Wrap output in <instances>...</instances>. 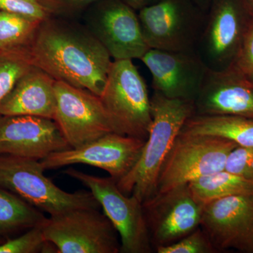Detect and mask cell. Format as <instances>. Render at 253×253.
Here are the masks:
<instances>
[{"label": "cell", "instance_id": "30", "mask_svg": "<svg viewBox=\"0 0 253 253\" xmlns=\"http://www.w3.org/2000/svg\"><path fill=\"white\" fill-rule=\"evenodd\" d=\"M123 1L132 9L139 11L143 8L156 4L162 0H123Z\"/></svg>", "mask_w": 253, "mask_h": 253}, {"label": "cell", "instance_id": "33", "mask_svg": "<svg viewBox=\"0 0 253 253\" xmlns=\"http://www.w3.org/2000/svg\"><path fill=\"white\" fill-rule=\"evenodd\" d=\"M5 241H6V239H4L3 237H1V236H0V245L3 244Z\"/></svg>", "mask_w": 253, "mask_h": 253}, {"label": "cell", "instance_id": "5", "mask_svg": "<svg viewBox=\"0 0 253 253\" xmlns=\"http://www.w3.org/2000/svg\"><path fill=\"white\" fill-rule=\"evenodd\" d=\"M237 146L219 136L180 131L161 169L156 194L223 170L229 154Z\"/></svg>", "mask_w": 253, "mask_h": 253}, {"label": "cell", "instance_id": "11", "mask_svg": "<svg viewBox=\"0 0 253 253\" xmlns=\"http://www.w3.org/2000/svg\"><path fill=\"white\" fill-rule=\"evenodd\" d=\"M142 204L155 249L175 243L201 226L204 204L195 198L189 184L155 194Z\"/></svg>", "mask_w": 253, "mask_h": 253}, {"label": "cell", "instance_id": "20", "mask_svg": "<svg viewBox=\"0 0 253 253\" xmlns=\"http://www.w3.org/2000/svg\"><path fill=\"white\" fill-rule=\"evenodd\" d=\"M44 212L0 186V236L5 239L42 226L46 220Z\"/></svg>", "mask_w": 253, "mask_h": 253}, {"label": "cell", "instance_id": "13", "mask_svg": "<svg viewBox=\"0 0 253 253\" xmlns=\"http://www.w3.org/2000/svg\"><path fill=\"white\" fill-rule=\"evenodd\" d=\"M85 26L114 60L140 59L150 49L138 14L123 0L100 2Z\"/></svg>", "mask_w": 253, "mask_h": 253}, {"label": "cell", "instance_id": "10", "mask_svg": "<svg viewBox=\"0 0 253 253\" xmlns=\"http://www.w3.org/2000/svg\"><path fill=\"white\" fill-rule=\"evenodd\" d=\"M55 91L54 121L71 148L81 147L113 132L99 96L63 81H56Z\"/></svg>", "mask_w": 253, "mask_h": 253}, {"label": "cell", "instance_id": "8", "mask_svg": "<svg viewBox=\"0 0 253 253\" xmlns=\"http://www.w3.org/2000/svg\"><path fill=\"white\" fill-rule=\"evenodd\" d=\"M58 253H119L121 240L104 213L82 208L50 216L42 225Z\"/></svg>", "mask_w": 253, "mask_h": 253}, {"label": "cell", "instance_id": "6", "mask_svg": "<svg viewBox=\"0 0 253 253\" xmlns=\"http://www.w3.org/2000/svg\"><path fill=\"white\" fill-rule=\"evenodd\" d=\"M63 173L80 181L94 195L117 231L121 253L152 252L143 204L135 196L123 193L118 188L117 180L111 176L100 177L73 168H68Z\"/></svg>", "mask_w": 253, "mask_h": 253}, {"label": "cell", "instance_id": "14", "mask_svg": "<svg viewBox=\"0 0 253 253\" xmlns=\"http://www.w3.org/2000/svg\"><path fill=\"white\" fill-rule=\"evenodd\" d=\"M140 60L151 73L155 92L194 102L208 69L197 50L150 49Z\"/></svg>", "mask_w": 253, "mask_h": 253}, {"label": "cell", "instance_id": "16", "mask_svg": "<svg viewBox=\"0 0 253 253\" xmlns=\"http://www.w3.org/2000/svg\"><path fill=\"white\" fill-rule=\"evenodd\" d=\"M194 107L195 115L253 118V80L233 64L219 71L208 68Z\"/></svg>", "mask_w": 253, "mask_h": 253}, {"label": "cell", "instance_id": "28", "mask_svg": "<svg viewBox=\"0 0 253 253\" xmlns=\"http://www.w3.org/2000/svg\"><path fill=\"white\" fill-rule=\"evenodd\" d=\"M231 64L253 80V16L250 21L239 51Z\"/></svg>", "mask_w": 253, "mask_h": 253}, {"label": "cell", "instance_id": "32", "mask_svg": "<svg viewBox=\"0 0 253 253\" xmlns=\"http://www.w3.org/2000/svg\"><path fill=\"white\" fill-rule=\"evenodd\" d=\"M245 1H246V5L249 8L250 12L253 16V0H245Z\"/></svg>", "mask_w": 253, "mask_h": 253}, {"label": "cell", "instance_id": "9", "mask_svg": "<svg viewBox=\"0 0 253 253\" xmlns=\"http://www.w3.org/2000/svg\"><path fill=\"white\" fill-rule=\"evenodd\" d=\"M253 18L245 0H212L197 51L208 68L224 69L234 61Z\"/></svg>", "mask_w": 253, "mask_h": 253}, {"label": "cell", "instance_id": "19", "mask_svg": "<svg viewBox=\"0 0 253 253\" xmlns=\"http://www.w3.org/2000/svg\"><path fill=\"white\" fill-rule=\"evenodd\" d=\"M182 132L219 136L238 146L253 147V118L236 116L194 115L186 121Z\"/></svg>", "mask_w": 253, "mask_h": 253}, {"label": "cell", "instance_id": "26", "mask_svg": "<svg viewBox=\"0 0 253 253\" xmlns=\"http://www.w3.org/2000/svg\"><path fill=\"white\" fill-rule=\"evenodd\" d=\"M0 11L21 15L40 22L49 16L38 0H0Z\"/></svg>", "mask_w": 253, "mask_h": 253}, {"label": "cell", "instance_id": "12", "mask_svg": "<svg viewBox=\"0 0 253 253\" xmlns=\"http://www.w3.org/2000/svg\"><path fill=\"white\" fill-rule=\"evenodd\" d=\"M144 139L111 132L78 148L52 153L41 160L45 169H58L75 164L100 168L119 180L135 164Z\"/></svg>", "mask_w": 253, "mask_h": 253}, {"label": "cell", "instance_id": "15", "mask_svg": "<svg viewBox=\"0 0 253 253\" xmlns=\"http://www.w3.org/2000/svg\"><path fill=\"white\" fill-rule=\"evenodd\" d=\"M201 227L218 252L253 253V195L233 196L204 204Z\"/></svg>", "mask_w": 253, "mask_h": 253}, {"label": "cell", "instance_id": "27", "mask_svg": "<svg viewBox=\"0 0 253 253\" xmlns=\"http://www.w3.org/2000/svg\"><path fill=\"white\" fill-rule=\"evenodd\" d=\"M224 169L253 182V147H236L229 154Z\"/></svg>", "mask_w": 253, "mask_h": 253}, {"label": "cell", "instance_id": "22", "mask_svg": "<svg viewBox=\"0 0 253 253\" xmlns=\"http://www.w3.org/2000/svg\"><path fill=\"white\" fill-rule=\"evenodd\" d=\"M41 22L0 11V51L17 49L25 44L29 46Z\"/></svg>", "mask_w": 253, "mask_h": 253}, {"label": "cell", "instance_id": "29", "mask_svg": "<svg viewBox=\"0 0 253 253\" xmlns=\"http://www.w3.org/2000/svg\"><path fill=\"white\" fill-rule=\"evenodd\" d=\"M49 16H71L99 0H38Z\"/></svg>", "mask_w": 253, "mask_h": 253}, {"label": "cell", "instance_id": "34", "mask_svg": "<svg viewBox=\"0 0 253 253\" xmlns=\"http://www.w3.org/2000/svg\"><path fill=\"white\" fill-rule=\"evenodd\" d=\"M5 52H6V51H0V58H1V56H2V55L4 54Z\"/></svg>", "mask_w": 253, "mask_h": 253}, {"label": "cell", "instance_id": "2", "mask_svg": "<svg viewBox=\"0 0 253 253\" xmlns=\"http://www.w3.org/2000/svg\"><path fill=\"white\" fill-rule=\"evenodd\" d=\"M151 104L152 123L140 156L117 181L123 193L142 204L156 194L166 158L186 121L195 115L194 102L189 100L170 99L154 91Z\"/></svg>", "mask_w": 253, "mask_h": 253}, {"label": "cell", "instance_id": "24", "mask_svg": "<svg viewBox=\"0 0 253 253\" xmlns=\"http://www.w3.org/2000/svg\"><path fill=\"white\" fill-rule=\"evenodd\" d=\"M0 253H58L44 237L42 226H36L0 245Z\"/></svg>", "mask_w": 253, "mask_h": 253}, {"label": "cell", "instance_id": "18", "mask_svg": "<svg viewBox=\"0 0 253 253\" xmlns=\"http://www.w3.org/2000/svg\"><path fill=\"white\" fill-rule=\"evenodd\" d=\"M56 80L33 66L0 103V116H31L54 120Z\"/></svg>", "mask_w": 253, "mask_h": 253}, {"label": "cell", "instance_id": "1", "mask_svg": "<svg viewBox=\"0 0 253 253\" xmlns=\"http://www.w3.org/2000/svg\"><path fill=\"white\" fill-rule=\"evenodd\" d=\"M28 50L33 66L56 81L102 94L112 58L86 26L48 16Z\"/></svg>", "mask_w": 253, "mask_h": 253}, {"label": "cell", "instance_id": "31", "mask_svg": "<svg viewBox=\"0 0 253 253\" xmlns=\"http://www.w3.org/2000/svg\"><path fill=\"white\" fill-rule=\"evenodd\" d=\"M191 1H194L195 4L197 5L201 9L207 11L212 0H191Z\"/></svg>", "mask_w": 253, "mask_h": 253}, {"label": "cell", "instance_id": "25", "mask_svg": "<svg viewBox=\"0 0 253 253\" xmlns=\"http://www.w3.org/2000/svg\"><path fill=\"white\" fill-rule=\"evenodd\" d=\"M156 251L158 253H218L212 241L201 226L175 243L161 246Z\"/></svg>", "mask_w": 253, "mask_h": 253}, {"label": "cell", "instance_id": "7", "mask_svg": "<svg viewBox=\"0 0 253 253\" xmlns=\"http://www.w3.org/2000/svg\"><path fill=\"white\" fill-rule=\"evenodd\" d=\"M206 11L191 0H162L139 10L141 31L150 49L197 50Z\"/></svg>", "mask_w": 253, "mask_h": 253}, {"label": "cell", "instance_id": "17", "mask_svg": "<svg viewBox=\"0 0 253 253\" xmlns=\"http://www.w3.org/2000/svg\"><path fill=\"white\" fill-rule=\"evenodd\" d=\"M56 122L31 116H0V154L36 158L71 149Z\"/></svg>", "mask_w": 253, "mask_h": 253}, {"label": "cell", "instance_id": "3", "mask_svg": "<svg viewBox=\"0 0 253 253\" xmlns=\"http://www.w3.org/2000/svg\"><path fill=\"white\" fill-rule=\"evenodd\" d=\"M41 161L36 158L0 154V186L50 216L76 209H100L90 191L66 192L44 175Z\"/></svg>", "mask_w": 253, "mask_h": 253}, {"label": "cell", "instance_id": "4", "mask_svg": "<svg viewBox=\"0 0 253 253\" xmlns=\"http://www.w3.org/2000/svg\"><path fill=\"white\" fill-rule=\"evenodd\" d=\"M113 132L146 140L151 123V97L132 60H114L99 96Z\"/></svg>", "mask_w": 253, "mask_h": 253}, {"label": "cell", "instance_id": "23", "mask_svg": "<svg viewBox=\"0 0 253 253\" xmlns=\"http://www.w3.org/2000/svg\"><path fill=\"white\" fill-rule=\"evenodd\" d=\"M33 66L28 50L6 51L0 58V103Z\"/></svg>", "mask_w": 253, "mask_h": 253}, {"label": "cell", "instance_id": "21", "mask_svg": "<svg viewBox=\"0 0 253 253\" xmlns=\"http://www.w3.org/2000/svg\"><path fill=\"white\" fill-rule=\"evenodd\" d=\"M188 184L195 198L203 204L229 196L253 195L252 181L226 169L202 176Z\"/></svg>", "mask_w": 253, "mask_h": 253}]
</instances>
